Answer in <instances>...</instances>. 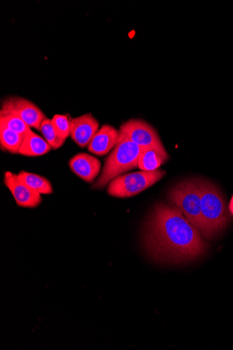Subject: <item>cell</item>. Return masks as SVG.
<instances>
[{"label":"cell","mask_w":233,"mask_h":350,"mask_svg":"<svg viewBox=\"0 0 233 350\" xmlns=\"http://www.w3.org/2000/svg\"><path fill=\"white\" fill-rule=\"evenodd\" d=\"M141 149L129 140H120L107 158L102 173L93 188L102 189L122 174L139 167Z\"/></svg>","instance_id":"3"},{"label":"cell","mask_w":233,"mask_h":350,"mask_svg":"<svg viewBox=\"0 0 233 350\" xmlns=\"http://www.w3.org/2000/svg\"><path fill=\"white\" fill-rule=\"evenodd\" d=\"M70 120L68 116L64 115H55L51 119L57 134L65 141L70 136Z\"/></svg>","instance_id":"18"},{"label":"cell","mask_w":233,"mask_h":350,"mask_svg":"<svg viewBox=\"0 0 233 350\" xmlns=\"http://www.w3.org/2000/svg\"><path fill=\"white\" fill-rule=\"evenodd\" d=\"M0 126L6 127V129L16 132L23 137L31 131V127L21 118L8 113H0Z\"/></svg>","instance_id":"16"},{"label":"cell","mask_w":233,"mask_h":350,"mask_svg":"<svg viewBox=\"0 0 233 350\" xmlns=\"http://www.w3.org/2000/svg\"><path fill=\"white\" fill-rule=\"evenodd\" d=\"M169 199L202 234L201 180L178 183L170 189Z\"/></svg>","instance_id":"4"},{"label":"cell","mask_w":233,"mask_h":350,"mask_svg":"<svg viewBox=\"0 0 233 350\" xmlns=\"http://www.w3.org/2000/svg\"><path fill=\"white\" fill-rule=\"evenodd\" d=\"M19 179L35 192L50 195L53 193L51 182L40 175L22 171L18 175Z\"/></svg>","instance_id":"14"},{"label":"cell","mask_w":233,"mask_h":350,"mask_svg":"<svg viewBox=\"0 0 233 350\" xmlns=\"http://www.w3.org/2000/svg\"><path fill=\"white\" fill-rule=\"evenodd\" d=\"M0 113L16 116L28 126L36 130H40L42 122L46 118L45 114L37 105L20 97L7 98L3 103Z\"/></svg>","instance_id":"7"},{"label":"cell","mask_w":233,"mask_h":350,"mask_svg":"<svg viewBox=\"0 0 233 350\" xmlns=\"http://www.w3.org/2000/svg\"><path fill=\"white\" fill-rule=\"evenodd\" d=\"M71 170L87 183H92L101 171L102 163L97 158L81 152L76 154L70 161Z\"/></svg>","instance_id":"11"},{"label":"cell","mask_w":233,"mask_h":350,"mask_svg":"<svg viewBox=\"0 0 233 350\" xmlns=\"http://www.w3.org/2000/svg\"><path fill=\"white\" fill-rule=\"evenodd\" d=\"M119 132L120 141L129 140L141 148L163 146L154 127L143 120H128L120 126Z\"/></svg>","instance_id":"6"},{"label":"cell","mask_w":233,"mask_h":350,"mask_svg":"<svg viewBox=\"0 0 233 350\" xmlns=\"http://www.w3.org/2000/svg\"><path fill=\"white\" fill-rule=\"evenodd\" d=\"M228 210L230 213L233 215V196L232 197L228 206Z\"/></svg>","instance_id":"19"},{"label":"cell","mask_w":233,"mask_h":350,"mask_svg":"<svg viewBox=\"0 0 233 350\" xmlns=\"http://www.w3.org/2000/svg\"><path fill=\"white\" fill-rule=\"evenodd\" d=\"M5 184L11 191L18 206L24 208H36L42 203L41 194L35 192L24 184L18 175L10 172H6Z\"/></svg>","instance_id":"8"},{"label":"cell","mask_w":233,"mask_h":350,"mask_svg":"<svg viewBox=\"0 0 233 350\" xmlns=\"http://www.w3.org/2000/svg\"><path fill=\"white\" fill-rule=\"evenodd\" d=\"M39 131L43 135L44 139L53 149L61 148L66 142L58 136L50 119L46 118L43 120Z\"/></svg>","instance_id":"17"},{"label":"cell","mask_w":233,"mask_h":350,"mask_svg":"<svg viewBox=\"0 0 233 350\" xmlns=\"http://www.w3.org/2000/svg\"><path fill=\"white\" fill-rule=\"evenodd\" d=\"M70 124V137L81 148L89 146L99 126L98 122L90 113L72 119Z\"/></svg>","instance_id":"9"},{"label":"cell","mask_w":233,"mask_h":350,"mask_svg":"<svg viewBox=\"0 0 233 350\" xmlns=\"http://www.w3.org/2000/svg\"><path fill=\"white\" fill-rule=\"evenodd\" d=\"M169 157L163 146L142 148L139 157V168L142 171H155L167 161Z\"/></svg>","instance_id":"12"},{"label":"cell","mask_w":233,"mask_h":350,"mask_svg":"<svg viewBox=\"0 0 233 350\" xmlns=\"http://www.w3.org/2000/svg\"><path fill=\"white\" fill-rule=\"evenodd\" d=\"M165 174L164 170L159 169L120 176L109 184L108 193L118 198L134 197L159 182Z\"/></svg>","instance_id":"5"},{"label":"cell","mask_w":233,"mask_h":350,"mask_svg":"<svg viewBox=\"0 0 233 350\" xmlns=\"http://www.w3.org/2000/svg\"><path fill=\"white\" fill-rule=\"evenodd\" d=\"M23 139L21 135L0 126V144L4 150L13 154L19 153Z\"/></svg>","instance_id":"15"},{"label":"cell","mask_w":233,"mask_h":350,"mask_svg":"<svg viewBox=\"0 0 233 350\" xmlns=\"http://www.w3.org/2000/svg\"><path fill=\"white\" fill-rule=\"evenodd\" d=\"M144 244L156 261L182 264L197 260L208 249L201 233L175 205L158 204L145 230Z\"/></svg>","instance_id":"1"},{"label":"cell","mask_w":233,"mask_h":350,"mask_svg":"<svg viewBox=\"0 0 233 350\" xmlns=\"http://www.w3.org/2000/svg\"><path fill=\"white\" fill-rule=\"evenodd\" d=\"M51 148L44 138L30 131L24 137L19 154L29 157L42 156L50 152Z\"/></svg>","instance_id":"13"},{"label":"cell","mask_w":233,"mask_h":350,"mask_svg":"<svg viewBox=\"0 0 233 350\" xmlns=\"http://www.w3.org/2000/svg\"><path fill=\"white\" fill-rule=\"evenodd\" d=\"M119 131L109 124H105L98 131L88 146V151L98 156L109 153L120 142Z\"/></svg>","instance_id":"10"},{"label":"cell","mask_w":233,"mask_h":350,"mask_svg":"<svg viewBox=\"0 0 233 350\" xmlns=\"http://www.w3.org/2000/svg\"><path fill=\"white\" fill-rule=\"evenodd\" d=\"M202 237L213 239L228 226L229 213L221 191L215 184L201 180Z\"/></svg>","instance_id":"2"}]
</instances>
